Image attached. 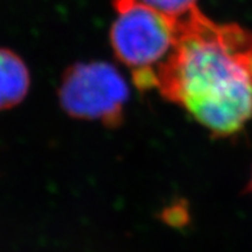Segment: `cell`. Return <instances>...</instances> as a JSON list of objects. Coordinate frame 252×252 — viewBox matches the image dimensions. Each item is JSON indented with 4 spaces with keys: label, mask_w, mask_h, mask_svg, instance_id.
Listing matches in <instances>:
<instances>
[{
    "label": "cell",
    "mask_w": 252,
    "mask_h": 252,
    "mask_svg": "<svg viewBox=\"0 0 252 252\" xmlns=\"http://www.w3.org/2000/svg\"><path fill=\"white\" fill-rule=\"evenodd\" d=\"M156 89L214 136L241 131L252 120V31L215 22L197 7L178 17Z\"/></svg>",
    "instance_id": "1"
},
{
    "label": "cell",
    "mask_w": 252,
    "mask_h": 252,
    "mask_svg": "<svg viewBox=\"0 0 252 252\" xmlns=\"http://www.w3.org/2000/svg\"><path fill=\"white\" fill-rule=\"evenodd\" d=\"M113 7L117 12L110 33L113 53L130 68L138 89H156L157 68L175 45L176 18L136 0H113Z\"/></svg>",
    "instance_id": "2"
},
{
    "label": "cell",
    "mask_w": 252,
    "mask_h": 252,
    "mask_svg": "<svg viewBox=\"0 0 252 252\" xmlns=\"http://www.w3.org/2000/svg\"><path fill=\"white\" fill-rule=\"evenodd\" d=\"M58 96L68 116L117 127L125 117L130 90L116 67L94 61L68 67L61 80Z\"/></svg>",
    "instance_id": "3"
},
{
    "label": "cell",
    "mask_w": 252,
    "mask_h": 252,
    "mask_svg": "<svg viewBox=\"0 0 252 252\" xmlns=\"http://www.w3.org/2000/svg\"><path fill=\"white\" fill-rule=\"evenodd\" d=\"M26 63L13 50L0 48V111L10 110L26 98L30 89Z\"/></svg>",
    "instance_id": "4"
},
{
    "label": "cell",
    "mask_w": 252,
    "mask_h": 252,
    "mask_svg": "<svg viewBox=\"0 0 252 252\" xmlns=\"http://www.w3.org/2000/svg\"><path fill=\"white\" fill-rule=\"evenodd\" d=\"M136 1L171 18L184 16L189 10L197 7V0H136Z\"/></svg>",
    "instance_id": "5"
},
{
    "label": "cell",
    "mask_w": 252,
    "mask_h": 252,
    "mask_svg": "<svg viewBox=\"0 0 252 252\" xmlns=\"http://www.w3.org/2000/svg\"><path fill=\"white\" fill-rule=\"evenodd\" d=\"M162 220L174 228H182L189 221L188 211L183 206H173L163 211Z\"/></svg>",
    "instance_id": "6"
},
{
    "label": "cell",
    "mask_w": 252,
    "mask_h": 252,
    "mask_svg": "<svg viewBox=\"0 0 252 252\" xmlns=\"http://www.w3.org/2000/svg\"><path fill=\"white\" fill-rule=\"evenodd\" d=\"M249 189H250V192L252 193V175H251V180H250V186H249Z\"/></svg>",
    "instance_id": "7"
}]
</instances>
